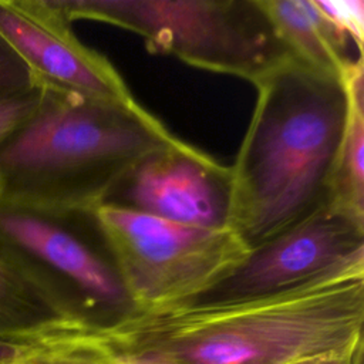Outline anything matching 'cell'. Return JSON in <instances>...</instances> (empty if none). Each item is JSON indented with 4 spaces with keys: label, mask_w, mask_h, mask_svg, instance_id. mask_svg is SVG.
<instances>
[{
    "label": "cell",
    "mask_w": 364,
    "mask_h": 364,
    "mask_svg": "<svg viewBox=\"0 0 364 364\" xmlns=\"http://www.w3.org/2000/svg\"><path fill=\"white\" fill-rule=\"evenodd\" d=\"M230 166L173 138L132 165L101 205L208 229L229 228Z\"/></svg>",
    "instance_id": "cell-8"
},
{
    "label": "cell",
    "mask_w": 364,
    "mask_h": 364,
    "mask_svg": "<svg viewBox=\"0 0 364 364\" xmlns=\"http://www.w3.org/2000/svg\"><path fill=\"white\" fill-rule=\"evenodd\" d=\"M0 242L44 272L78 327L105 330L141 313L95 209L43 210L0 203Z\"/></svg>",
    "instance_id": "cell-6"
},
{
    "label": "cell",
    "mask_w": 364,
    "mask_h": 364,
    "mask_svg": "<svg viewBox=\"0 0 364 364\" xmlns=\"http://www.w3.org/2000/svg\"><path fill=\"white\" fill-rule=\"evenodd\" d=\"M74 364H364V270L274 296L141 311L105 330L40 340Z\"/></svg>",
    "instance_id": "cell-1"
},
{
    "label": "cell",
    "mask_w": 364,
    "mask_h": 364,
    "mask_svg": "<svg viewBox=\"0 0 364 364\" xmlns=\"http://www.w3.org/2000/svg\"><path fill=\"white\" fill-rule=\"evenodd\" d=\"M173 138L135 100L44 85L34 115L0 145V203L95 209L132 165Z\"/></svg>",
    "instance_id": "cell-3"
},
{
    "label": "cell",
    "mask_w": 364,
    "mask_h": 364,
    "mask_svg": "<svg viewBox=\"0 0 364 364\" xmlns=\"http://www.w3.org/2000/svg\"><path fill=\"white\" fill-rule=\"evenodd\" d=\"M40 85L30 68L0 36V97Z\"/></svg>",
    "instance_id": "cell-15"
},
{
    "label": "cell",
    "mask_w": 364,
    "mask_h": 364,
    "mask_svg": "<svg viewBox=\"0 0 364 364\" xmlns=\"http://www.w3.org/2000/svg\"><path fill=\"white\" fill-rule=\"evenodd\" d=\"M0 364H74L43 351L34 340L0 350Z\"/></svg>",
    "instance_id": "cell-16"
},
{
    "label": "cell",
    "mask_w": 364,
    "mask_h": 364,
    "mask_svg": "<svg viewBox=\"0 0 364 364\" xmlns=\"http://www.w3.org/2000/svg\"><path fill=\"white\" fill-rule=\"evenodd\" d=\"M351 270H364V223L326 205L250 249L239 264L182 306L263 299Z\"/></svg>",
    "instance_id": "cell-7"
},
{
    "label": "cell",
    "mask_w": 364,
    "mask_h": 364,
    "mask_svg": "<svg viewBox=\"0 0 364 364\" xmlns=\"http://www.w3.org/2000/svg\"><path fill=\"white\" fill-rule=\"evenodd\" d=\"M44 95V85L0 97V145L14 135L37 111Z\"/></svg>",
    "instance_id": "cell-13"
},
{
    "label": "cell",
    "mask_w": 364,
    "mask_h": 364,
    "mask_svg": "<svg viewBox=\"0 0 364 364\" xmlns=\"http://www.w3.org/2000/svg\"><path fill=\"white\" fill-rule=\"evenodd\" d=\"M0 36L40 85L102 100H134L114 65L75 37L50 0H0Z\"/></svg>",
    "instance_id": "cell-9"
},
{
    "label": "cell",
    "mask_w": 364,
    "mask_h": 364,
    "mask_svg": "<svg viewBox=\"0 0 364 364\" xmlns=\"http://www.w3.org/2000/svg\"><path fill=\"white\" fill-rule=\"evenodd\" d=\"M71 23L85 18L139 34L151 53L255 84L293 57L260 0H50Z\"/></svg>",
    "instance_id": "cell-4"
},
{
    "label": "cell",
    "mask_w": 364,
    "mask_h": 364,
    "mask_svg": "<svg viewBox=\"0 0 364 364\" xmlns=\"http://www.w3.org/2000/svg\"><path fill=\"white\" fill-rule=\"evenodd\" d=\"M95 216L139 311L188 303L249 253L230 228H198L107 205L95 208Z\"/></svg>",
    "instance_id": "cell-5"
},
{
    "label": "cell",
    "mask_w": 364,
    "mask_h": 364,
    "mask_svg": "<svg viewBox=\"0 0 364 364\" xmlns=\"http://www.w3.org/2000/svg\"><path fill=\"white\" fill-rule=\"evenodd\" d=\"M320 11L363 54L364 1L363 0H314Z\"/></svg>",
    "instance_id": "cell-14"
},
{
    "label": "cell",
    "mask_w": 364,
    "mask_h": 364,
    "mask_svg": "<svg viewBox=\"0 0 364 364\" xmlns=\"http://www.w3.org/2000/svg\"><path fill=\"white\" fill-rule=\"evenodd\" d=\"M348 109L327 206L364 223V65L358 55L343 74Z\"/></svg>",
    "instance_id": "cell-12"
},
{
    "label": "cell",
    "mask_w": 364,
    "mask_h": 364,
    "mask_svg": "<svg viewBox=\"0 0 364 364\" xmlns=\"http://www.w3.org/2000/svg\"><path fill=\"white\" fill-rule=\"evenodd\" d=\"M71 324L77 326L44 272L0 242V347L20 346Z\"/></svg>",
    "instance_id": "cell-10"
},
{
    "label": "cell",
    "mask_w": 364,
    "mask_h": 364,
    "mask_svg": "<svg viewBox=\"0 0 364 364\" xmlns=\"http://www.w3.org/2000/svg\"><path fill=\"white\" fill-rule=\"evenodd\" d=\"M279 38L299 61L343 77L354 61L340 34L314 0H260Z\"/></svg>",
    "instance_id": "cell-11"
},
{
    "label": "cell",
    "mask_w": 364,
    "mask_h": 364,
    "mask_svg": "<svg viewBox=\"0 0 364 364\" xmlns=\"http://www.w3.org/2000/svg\"><path fill=\"white\" fill-rule=\"evenodd\" d=\"M232 172L229 228L250 249L327 205L348 95L344 77L287 58L255 82Z\"/></svg>",
    "instance_id": "cell-2"
}]
</instances>
